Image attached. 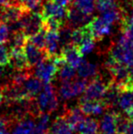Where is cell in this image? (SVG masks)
Here are the masks:
<instances>
[{"instance_id": "cell-1", "label": "cell", "mask_w": 133, "mask_h": 134, "mask_svg": "<svg viewBox=\"0 0 133 134\" xmlns=\"http://www.w3.org/2000/svg\"><path fill=\"white\" fill-rule=\"evenodd\" d=\"M108 56L119 64L130 67L133 65V42L120 33L118 40L108 48Z\"/></svg>"}, {"instance_id": "cell-2", "label": "cell", "mask_w": 133, "mask_h": 134, "mask_svg": "<svg viewBox=\"0 0 133 134\" xmlns=\"http://www.w3.org/2000/svg\"><path fill=\"white\" fill-rule=\"evenodd\" d=\"M36 101L41 112H47L50 114L57 109L59 99L55 88L51 82L44 83L42 92L39 94L38 97L36 98Z\"/></svg>"}, {"instance_id": "cell-3", "label": "cell", "mask_w": 133, "mask_h": 134, "mask_svg": "<svg viewBox=\"0 0 133 134\" xmlns=\"http://www.w3.org/2000/svg\"><path fill=\"white\" fill-rule=\"evenodd\" d=\"M19 22L27 38L43 28V16L38 12L26 10L20 18Z\"/></svg>"}, {"instance_id": "cell-4", "label": "cell", "mask_w": 133, "mask_h": 134, "mask_svg": "<svg viewBox=\"0 0 133 134\" xmlns=\"http://www.w3.org/2000/svg\"><path fill=\"white\" fill-rule=\"evenodd\" d=\"M110 80L105 81L102 76L98 74L92 79L90 82H89L87 88L85 90V93L78 101L88 100V99H95V100L102 99L107 90H108V83Z\"/></svg>"}, {"instance_id": "cell-5", "label": "cell", "mask_w": 133, "mask_h": 134, "mask_svg": "<svg viewBox=\"0 0 133 134\" xmlns=\"http://www.w3.org/2000/svg\"><path fill=\"white\" fill-rule=\"evenodd\" d=\"M59 67L54 61L53 57L48 56L40 63L35 66V76L43 83H49L57 75Z\"/></svg>"}, {"instance_id": "cell-6", "label": "cell", "mask_w": 133, "mask_h": 134, "mask_svg": "<svg viewBox=\"0 0 133 134\" xmlns=\"http://www.w3.org/2000/svg\"><path fill=\"white\" fill-rule=\"evenodd\" d=\"M86 27L96 40H101L107 36H109L112 29V25L105 21L101 16L92 18Z\"/></svg>"}, {"instance_id": "cell-7", "label": "cell", "mask_w": 133, "mask_h": 134, "mask_svg": "<svg viewBox=\"0 0 133 134\" xmlns=\"http://www.w3.org/2000/svg\"><path fill=\"white\" fill-rule=\"evenodd\" d=\"M41 15L43 18H55L65 23L67 19V8L57 4L53 0H47L42 5Z\"/></svg>"}, {"instance_id": "cell-8", "label": "cell", "mask_w": 133, "mask_h": 134, "mask_svg": "<svg viewBox=\"0 0 133 134\" xmlns=\"http://www.w3.org/2000/svg\"><path fill=\"white\" fill-rule=\"evenodd\" d=\"M91 19V16L85 14L80 9L72 5L69 8H67V19L65 23L72 28H78L87 26Z\"/></svg>"}, {"instance_id": "cell-9", "label": "cell", "mask_w": 133, "mask_h": 134, "mask_svg": "<svg viewBox=\"0 0 133 134\" xmlns=\"http://www.w3.org/2000/svg\"><path fill=\"white\" fill-rule=\"evenodd\" d=\"M24 52H25V55L27 57V62H28V65L30 68L37 66L43 59L48 57L46 50L37 48V46H35L28 40L24 47Z\"/></svg>"}, {"instance_id": "cell-10", "label": "cell", "mask_w": 133, "mask_h": 134, "mask_svg": "<svg viewBox=\"0 0 133 134\" xmlns=\"http://www.w3.org/2000/svg\"><path fill=\"white\" fill-rule=\"evenodd\" d=\"M60 54L64 58L65 61L68 65L72 66L75 69H78L80 62L82 61V55L80 53L79 49L77 46H74L72 44L67 45V46L61 48Z\"/></svg>"}, {"instance_id": "cell-11", "label": "cell", "mask_w": 133, "mask_h": 134, "mask_svg": "<svg viewBox=\"0 0 133 134\" xmlns=\"http://www.w3.org/2000/svg\"><path fill=\"white\" fill-rule=\"evenodd\" d=\"M10 53V59H9V66L14 70H22V69H30L27 62V57L24 52V48L22 49H16V48H9Z\"/></svg>"}, {"instance_id": "cell-12", "label": "cell", "mask_w": 133, "mask_h": 134, "mask_svg": "<svg viewBox=\"0 0 133 134\" xmlns=\"http://www.w3.org/2000/svg\"><path fill=\"white\" fill-rule=\"evenodd\" d=\"M63 116L66 119L67 123L71 127L73 131H78L79 126L86 119L85 114L81 111L79 107L67 109L63 113Z\"/></svg>"}, {"instance_id": "cell-13", "label": "cell", "mask_w": 133, "mask_h": 134, "mask_svg": "<svg viewBox=\"0 0 133 134\" xmlns=\"http://www.w3.org/2000/svg\"><path fill=\"white\" fill-rule=\"evenodd\" d=\"M78 107L85 115H100L107 107L102 99H88V100L78 101Z\"/></svg>"}, {"instance_id": "cell-14", "label": "cell", "mask_w": 133, "mask_h": 134, "mask_svg": "<svg viewBox=\"0 0 133 134\" xmlns=\"http://www.w3.org/2000/svg\"><path fill=\"white\" fill-rule=\"evenodd\" d=\"M118 112H108L100 121L99 134H117Z\"/></svg>"}, {"instance_id": "cell-15", "label": "cell", "mask_w": 133, "mask_h": 134, "mask_svg": "<svg viewBox=\"0 0 133 134\" xmlns=\"http://www.w3.org/2000/svg\"><path fill=\"white\" fill-rule=\"evenodd\" d=\"M60 42H59V31H47L46 34V44L45 48L48 56H56L59 53Z\"/></svg>"}, {"instance_id": "cell-16", "label": "cell", "mask_w": 133, "mask_h": 134, "mask_svg": "<svg viewBox=\"0 0 133 134\" xmlns=\"http://www.w3.org/2000/svg\"><path fill=\"white\" fill-rule=\"evenodd\" d=\"M27 99H31L37 97V95L43 90V82L37 77L34 78L31 76L22 86Z\"/></svg>"}, {"instance_id": "cell-17", "label": "cell", "mask_w": 133, "mask_h": 134, "mask_svg": "<svg viewBox=\"0 0 133 134\" xmlns=\"http://www.w3.org/2000/svg\"><path fill=\"white\" fill-rule=\"evenodd\" d=\"M73 131L63 115L57 117L47 134H72Z\"/></svg>"}, {"instance_id": "cell-18", "label": "cell", "mask_w": 133, "mask_h": 134, "mask_svg": "<svg viewBox=\"0 0 133 134\" xmlns=\"http://www.w3.org/2000/svg\"><path fill=\"white\" fill-rule=\"evenodd\" d=\"M99 74V68L96 64L91 63L88 60L82 59L78 67V77L83 79H93Z\"/></svg>"}, {"instance_id": "cell-19", "label": "cell", "mask_w": 133, "mask_h": 134, "mask_svg": "<svg viewBox=\"0 0 133 134\" xmlns=\"http://www.w3.org/2000/svg\"><path fill=\"white\" fill-rule=\"evenodd\" d=\"M85 27V36H84L83 40L81 41V43L79 44V46L78 47V49H79L80 53L82 56H87V55L92 53L94 51L95 48H96V39L92 37V35L90 34V32L89 31L88 27Z\"/></svg>"}, {"instance_id": "cell-20", "label": "cell", "mask_w": 133, "mask_h": 134, "mask_svg": "<svg viewBox=\"0 0 133 134\" xmlns=\"http://www.w3.org/2000/svg\"><path fill=\"white\" fill-rule=\"evenodd\" d=\"M30 69H22V70H15L7 78V82L10 83L12 85H16V86H23L24 83L32 76V72H31Z\"/></svg>"}, {"instance_id": "cell-21", "label": "cell", "mask_w": 133, "mask_h": 134, "mask_svg": "<svg viewBox=\"0 0 133 134\" xmlns=\"http://www.w3.org/2000/svg\"><path fill=\"white\" fill-rule=\"evenodd\" d=\"M119 107L124 112H127L133 108V88H128L126 90H122L118 101Z\"/></svg>"}, {"instance_id": "cell-22", "label": "cell", "mask_w": 133, "mask_h": 134, "mask_svg": "<svg viewBox=\"0 0 133 134\" xmlns=\"http://www.w3.org/2000/svg\"><path fill=\"white\" fill-rule=\"evenodd\" d=\"M100 122L92 118H86L78 128V134H98Z\"/></svg>"}, {"instance_id": "cell-23", "label": "cell", "mask_w": 133, "mask_h": 134, "mask_svg": "<svg viewBox=\"0 0 133 134\" xmlns=\"http://www.w3.org/2000/svg\"><path fill=\"white\" fill-rule=\"evenodd\" d=\"M28 38L25 35L22 30L16 32H13L12 36L9 37V46H10V49L12 48H16V49H22L25 47L26 43L27 42Z\"/></svg>"}, {"instance_id": "cell-24", "label": "cell", "mask_w": 133, "mask_h": 134, "mask_svg": "<svg viewBox=\"0 0 133 134\" xmlns=\"http://www.w3.org/2000/svg\"><path fill=\"white\" fill-rule=\"evenodd\" d=\"M35 126L36 123L32 120L26 118L18 122L12 134H31L35 132Z\"/></svg>"}, {"instance_id": "cell-25", "label": "cell", "mask_w": 133, "mask_h": 134, "mask_svg": "<svg viewBox=\"0 0 133 134\" xmlns=\"http://www.w3.org/2000/svg\"><path fill=\"white\" fill-rule=\"evenodd\" d=\"M37 123L35 126L36 134H47L48 131V122H49V114L47 112H41L36 118Z\"/></svg>"}, {"instance_id": "cell-26", "label": "cell", "mask_w": 133, "mask_h": 134, "mask_svg": "<svg viewBox=\"0 0 133 134\" xmlns=\"http://www.w3.org/2000/svg\"><path fill=\"white\" fill-rule=\"evenodd\" d=\"M57 76H59V80L61 81H71L75 80V77H76L75 68L68 65L66 62V63H64L62 66H60L59 68Z\"/></svg>"}, {"instance_id": "cell-27", "label": "cell", "mask_w": 133, "mask_h": 134, "mask_svg": "<svg viewBox=\"0 0 133 134\" xmlns=\"http://www.w3.org/2000/svg\"><path fill=\"white\" fill-rule=\"evenodd\" d=\"M96 1L97 0H75L73 5L78 7L85 14L92 16L96 8Z\"/></svg>"}, {"instance_id": "cell-28", "label": "cell", "mask_w": 133, "mask_h": 134, "mask_svg": "<svg viewBox=\"0 0 133 134\" xmlns=\"http://www.w3.org/2000/svg\"><path fill=\"white\" fill-rule=\"evenodd\" d=\"M73 80L71 81H62L59 88V93L60 97L64 99H69L73 97H76Z\"/></svg>"}, {"instance_id": "cell-29", "label": "cell", "mask_w": 133, "mask_h": 134, "mask_svg": "<svg viewBox=\"0 0 133 134\" xmlns=\"http://www.w3.org/2000/svg\"><path fill=\"white\" fill-rule=\"evenodd\" d=\"M74 28L69 27L67 24L64 23L63 26L59 30V42H60V47L67 46V45L71 44V36H72V31Z\"/></svg>"}, {"instance_id": "cell-30", "label": "cell", "mask_w": 133, "mask_h": 134, "mask_svg": "<svg viewBox=\"0 0 133 134\" xmlns=\"http://www.w3.org/2000/svg\"><path fill=\"white\" fill-rule=\"evenodd\" d=\"M18 2L27 10L32 12H38L41 14L43 0H18Z\"/></svg>"}, {"instance_id": "cell-31", "label": "cell", "mask_w": 133, "mask_h": 134, "mask_svg": "<svg viewBox=\"0 0 133 134\" xmlns=\"http://www.w3.org/2000/svg\"><path fill=\"white\" fill-rule=\"evenodd\" d=\"M63 24L62 21L55 18H43V28L46 31H59Z\"/></svg>"}, {"instance_id": "cell-32", "label": "cell", "mask_w": 133, "mask_h": 134, "mask_svg": "<svg viewBox=\"0 0 133 134\" xmlns=\"http://www.w3.org/2000/svg\"><path fill=\"white\" fill-rule=\"evenodd\" d=\"M46 34H47V31L44 29V28H42L40 31L36 33L35 35L29 37L28 41H30L32 44H34L35 46H37V48L44 49L45 44H46Z\"/></svg>"}, {"instance_id": "cell-33", "label": "cell", "mask_w": 133, "mask_h": 134, "mask_svg": "<svg viewBox=\"0 0 133 134\" xmlns=\"http://www.w3.org/2000/svg\"><path fill=\"white\" fill-rule=\"evenodd\" d=\"M115 5H117V3L114 0H97L96 1V8L100 13L105 12Z\"/></svg>"}, {"instance_id": "cell-34", "label": "cell", "mask_w": 133, "mask_h": 134, "mask_svg": "<svg viewBox=\"0 0 133 134\" xmlns=\"http://www.w3.org/2000/svg\"><path fill=\"white\" fill-rule=\"evenodd\" d=\"M10 37V30L8 25L5 22H0V45L8 42Z\"/></svg>"}, {"instance_id": "cell-35", "label": "cell", "mask_w": 133, "mask_h": 134, "mask_svg": "<svg viewBox=\"0 0 133 134\" xmlns=\"http://www.w3.org/2000/svg\"><path fill=\"white\" fill-rule=\"evenodd\" d=\"M9 59H10V53L9 49L3 44L0 45V67H5L9 65Z\"/></svg>"}, {"instance_id": "cell-36", "label": "cell", "mask_w": 133, "mask_h": 134, "mask_svg": "<svg viewBox=\"0 0 133 134\" xmlns=\"http://www.w3.org/2000/svg\"><path fill=\"white\" fill-rule=\"evenodd\" d=\"M121 33L125 36L126 38H128L130 41L133 42V25L122 27V31H121Z\"/></svg>"}, {"instance_id": "cell-37", "label": "cell", "mask_w": 133, "mask_h": 134, "mask_svg": "<svg viewBox=\"0 0 133 134\" xmlns=\"http://www.w3.org/2000/svg\"><path fill=\"white\" fill-rule=\"evenodd\" d=\"M129 80H128V82L122 87L121 88V91L122 90H126L128 88H133V65H131L130 67H129Z\"/></svg>"}, {"instance_id": "cell-38", "label": "cell", "mask_w": 133, "mask_h": 134, "mask_svg": "<svg viewBox=\"0 0 133 134\" xmlns=\"http://www.w3.org/2000/svg\"><path fill=\"white\" fill-rule=\"evenodd\" d=\"M54 2H56L57 4H59V5H62V7H68L69 5H71V2H72V0H53Z\"/></svg>"}, {"instance_id": "cell-39", "label": "cell", "mask_w": 133, "mask_h": 134, "mask_svg": "<svg viewBox=\"0 0 133 134\" xmlns=\"http://www.w3.org/2000/svg\"><path fill=\"white\" fill-rule=\"evenodd\" d=\"M124 134H133V120H130L129 125Z\"/></svg>"}, {"instance_id": "cell-40", "label": "cell", "mask_w": 133, "mask_h": 134, "mask_svg": "<svg viewBox=\"0 0 133 134\" xmlns=\"http://www.w3.org/2000/svg\"><path fill=\"white\" fill-rule=\"evenodd\" d=\"M114 1L117 4H119V5H124V4L128 3V2H130V0H114Z\"/></svg>"}, {"instance_id": "cell-41", "label": "cell", "mask_w": 133, "mask_h": 134, "mask_svg": "<svg viewBox=\"0 0 133 134\" xmlns=\"http://www.w3.org/2000/svg\"><path fill=\"white\" fill-rule=\"evenodd\" d=\"M3 101H4V98H3V92L2 91H0V105L3 103Z\"/></svg>"}, {"instance_id": "cell-42", "label": "cell", "mask_w": 133, "mask_h": 134, "mask_svg": "<svg viewBox=\"0 0 133 134\" xmlns=\"http://www.w3.org/2000/svg\"><path fill=\"white\" fill-rule=\"evenodd\" d=\"M2 75V67H0V77H1Z\"/></svg>"}, {"instance_id": "cell-43", "label": "cell", "mask_w": 133, "mask_h": 134, "mask_svg": "<svg viewBox=\"0 0 133 134\" xmlns=\"http://www.w3.org/2000/svg\"><path fill=\"white\" fill-rule=\"evenodd\" d=\"M131 3H132V5H133V0H131Z\"/></svg>"}]
</instances>
